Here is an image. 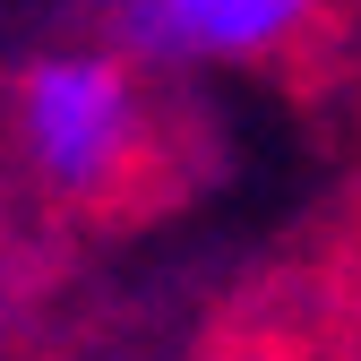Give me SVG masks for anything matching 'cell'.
Returning a JSON list of instances; mask_svg holds the SVG:
<instances>
[{
    "instance_id": "cell-2",
    "label": "cell",
    "mask_w": 361,
    "mask_h": 361,
    "mask_svg": "<svg viewBox=\"0 0 361 361\" xmlns=\"http://www.w3.org/2000/svg\"><path fill=\"white\" fill-rule=\"evenodd\" d=\"M319 18V0H112L121 52L155 69H215V61H267Z\"/></svg>"
},
{
    "instance_id": "cell-1",
    "label": "cell",
    "mask_w": 361,
    "mask_h": 361,
    "mask_svg": "<svg viewBox=\"0 0 361 361\" xmlns=\"http://www.w3.org/2000/svg\"><path fill=\"white\" fill-rule=\"evenodd\" d=\"M147 138V95L121 52H43L18 78V147L52 190H112Z\"/></svg>"
}]
</instances>
